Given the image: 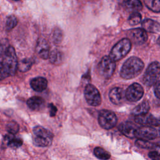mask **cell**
Returning a JSON list of instances; mask_svg holds the SVG:
<instances>
[{
  "instance_id": "e0dca14e",
  "label": "cell",
  "mask_w": 160,
  "mask_h": 160,
  "mask_svg": "<svg viewBox=\"0 0 160 160\" xmlns=\"http://www.w3.org/2000/svg\"><path fill=\"white\" fill-rule=\"evenodd\" d=\"M142 28L146 31L152 33H158L160 31V25L158 22L152 19H144L141 24Z\"/></svg>"
},
{
  "instance_id": "7c38bea8",
  "label": "cell",
  "mask_w": 160,
  "mask_h": 160,
  "mask_svg": "<svg viewBox=\"0 0 160 160\" xmlns=\"http://www.w3.org/2000/svg\"><path fill=\"white\" fill-rule=\"evenodd\" d=\"M134 121L141 125H151L154 126H159V119L148 112L136 115Z\"/></svg>"
},
{
  "instance_id": "2e32d148",
  "label": "cell",
  "mask_w": 160,
  "mask_h": 160,
  "mask_svg": "<svg viewBox=\"0 0 160 160\" xmlns=\"http://www.w3.org/2000/svg\"><path fill=\"white\" fill-rule=\"evenodd\" d=\"M27 104L31 109L34 111H39L44 108L45 101L41 97L32 96L28 99Z\"/></svg>"
},
{
  "instance_id": "30bf717a",
  "label": "cell",
  "mask_w": 160,
  "mask_h": 160,
  "mask_svg": "<svg viewBox=\"0 0 160 160\" xmlns=\"http://www.w3.org/2000/svg\"><path fill=\"white\" fill-rule=\"evenodd\" d=\"M127 36L131 42L136 45L142 44L148 40V34L146 31L141 28L129 30L127 32Z\"/></svg>"
},
{
  "instance_id": "4dcf8cb0",
  "label": "cell",
  "mask_w": 160,
  "mask_h": 160,
  "mask_svg": "<svg viewBox=\"0 0 160 160\" xmlns=\"http://www.w3.org/2000/svg\"><path fill=\"white\" fill-rule=\"evenodd\" d=\"M8 76H9L8 72H7L2 62H0V81L6 78Z\"/></svg>"
},
{
  "instance_id": "7a4b0ae2",
  "label": "cell",
  "mask_w": 160,
  "mask_h": 160,
  "mask_svg": "<svg viewBox=\"0 0 160 160\" xmlns=\"http://www.w3.org/2000/svg\"><path fill=\"white\" fill-rule=\"evenodd\" d=\"M33 144L38 147H47L51 144L53 139L52 133L48 129L37 126L33 128Z\"/></svg>"
},
{
  "instance_id": "6da1fadb",
  "label": "cell",
  "mask_w": 160,
  "mask_h": 160,
  "mask_svg": "<svg viewBox=\"0 0 160 160\" xmlns=\"http://www.w3.org/2000/svg\"><path fill=\"white\" fill-rule=\"evenodd\" d=\"M144 66V62L140 58L132 56L123 64L120 71V76L125 79H132L141 72Z\"/></svg>"
},
{
  "instance_id": "d4e9b609",
  "label": "cell",
  "mask_w": 160,
  "mask_h": 160,
  "mask_svg": "<svg viewBox=\"0 0 160 160\" xmlns=\"http://www.w3.org/2000/svg\"><path fill=\"white\" fill-rule=\"evenodd\" d=\"M135 144L138 147L143 148V149H153V148H155L156 146H156V144L151 142L148 140H145L142 139H138L136 141Z\"/></svg>"
},
{
  "instance_id": "1f68e13d",
  "label": "cell",
  "mask_w": 160,
  "mask_h": 160,
  "mask_svg": "<svg viewBox=\"0 0 160 160\" xmlns=\"http://www.w3.org/2000/svg\"><path fill=\"white\" fill-rule=\"evenodd\" d=\"M48 108L49 109V114L51 117H53L56 115V112H57V108L52 103L49 104L48 105Z\"/></svg>"
},
{
  "instance_id": "7402d4cb",
  "label": "cell",
  "mask_w": 160,
  "mask_h": 160,
  "mask_svg": "<svg viewBox=\"0 0 160 160\" xmlns=\"http://www.w3.org/2000/svg\"><path fill=\"white\" fill-rule=\"evenodd\" d=\"M32 64V59L29 58L23 59L18 63V69L21 72H26L31 69Z\"/></svg>"
},
{
  "instance_id": "9c48e42d",
  "label": "cell",
  "mask_w": 160,
  "mask_h": 160,
  "mask_svg": "<svg viewBox=\"0 0 160 160\" xmlns=\"http://www.w3.org/2000/svg\"><path fill=\"white\" fill-rule=\"evenodd\" d=\"M144 94V89L139 83H133L130 85L125 92L126 98L131 102H136L140 100Z\"/></svg>"
},
{
  "instance_id": "cb8c5ba5",
  "label": "cell",
  "mask_w": 160,
  "mask_h": 160,
  "mask_svg": "<svg viewBox=\"0 0 160 160\" xmlns=\"http://www.w3.org/2000/svg\"><path fill=\"white\" fill-rule=\"evenodd\" d=\"M148 8L155 12H160V0H144Z\"/></svg>"
},
{
  "instance_id": "603a6c76",
  "label": "cell",
  "mask_w": 160,
  "mask_h": 160,
  "mask_svg": "<svg viewBox=\"0 0 160 160\" xmlns=\"http://www.w3.org/2000/svg\"><path fill=\"white\" fill-rule=\"evenodd\" d=\"M94 154L98 159L103 160L108 159L111 158L110 153L101 147H96L94 148Z\"/></svg>"
},
{
  "instance_id": "277c9868",
  "label": "cell",
  "mask_w": 160,
  "mask_h": 160,
  "mask_svg": "<svg viewBox=\"0 0 160 160\" xmlns=\"http://www.w3.org/2000/svg\"><path fill=\"white\" fill-rule=\"evenodd\" d=\"M131 42L128 38H124L118 41L112 48L109 57L114 61H118L124 58L130 51Z\"/></svg>"
},
{
  "instance_id": "44dd1931",
  "label": "cell",
  "mask_w": 160,
  "mask_h": 160,
  "mask_svg": "<svg viewBox=\"0 0 160 160\" xmlns=\"http://www.w3.org/2000/svg\"><path fill=\"white\" fill-rule=\"evenodd\" d=\"M149 109H150V106H149V102L147 101H144L134 108V109L132 110V114L134 116H136V115L147 113L148 112Z\"/></svg>"
},
{
  "instance_id": "8992f818",
  "label": "cell",
  "mask_w": 160,
  "mask_h": 160,
  "mask_svg": "<svg viewBox=\"0 0 160 160\" xmlns=\"http://www.w3.org/2000/svg\"><path fill=\"white\" fill-rule=\"evenodd\" d=\"M98 122L100 126L103 129H110L116 125L118 118L114 112L107 109H102L99 113Z\"/></svg>"
},
{
  "instance_id": "f1b7e54d",
  "label": "cell",
  "mask_w": 160,
  "mask_h": 160,
  "mask_svg": "<svg viewBox=\"0 0 160 160\" xmlns=\"http://www.w3.org/2000/svg\"><path fill=\"white\" fill-rule=\"evenodd\" d=\"M22 144V140L20 138H14V136L7 143V145L12 149H17L21 146Z\"/></svg>"
},
{
  "instance_id": "d590c367",
  "label": "cell",
  "mask_w": 160,
  "mask_h": 160,
  "mask_svg": "<svg viewBox=\"0 0 160 160\" xmlns=\"http://www.w3.org/2000/svg\"><path fill=\"white\" fill-rule=\"evenodd\" d=\"M13 1H19V0H13Z\"/></svg>"
},
{
  "instance_id": "3957f363",
  "label": "cell",
  "mask_w": 160,
  "mask_h": 160,
  "mask_svg": "<svg viewBox=\"0 0 160 160\" xmlns=\"http://www.w3.org/2000/svg\"><path fill=\"white\" fill-rule=\"evenodd\" d=\"M2 64L4 66L9 76H13L18 70V58L12 46H9L4 50L2 56Z\"/></svg>"
},
{
  "instance_id": "f546056e",
  "label": "cell",
  "mask_w": 160,
  "mask_h": 160,
  "mask_svg": "<svg viewBox=\"0 0 160 160\" xmlns=\"http://www.w3.org/2000/svg\"><path fill=\"white\" fill-rule=\"evenodd\" d=\"M6 129L9 133L15 134L19 131V125L14 121H11L7 124Z\"/></svg>"
},
{
  "instance_id": "4316f807",
  "label": "cell",
  "mask_w": 160,
  "mask_h": 160,
  "mask_svg": "<svg viewBox=\"0 0 160 160\" xmlns=\"http://www.w3.org/2000/svg\"><path fill=\"white\" fill-rule=\"evenodd\" d=\"M141 14L139 12H132L128 18V22L130 25L134 26L141 22Z\"/></svg>"
},
{
  "instance_id": "836d02e7",
  "label": "cell",
  "mask_w": 160,
  "mask_h": 160,
  "mask_svg": "<svg viewBox=\"0 0 160 160\" xmlns=\"http://www.w3.org/2000/svg\"><path fill=\"white\" fill-rule=\"evenodd\" d=\"M148 156L152 159H159V153L156 151H150L148 154Z\"/></svg>"
},
{
  "instance_id": "8fae6325",
  "label": "cell",
  "mask_w": 160,
  "mask_h": 160,
  "mask_svg": "<svg viewBox=\"0 0 160 160\" xmlns=\"http://www.w3.org/2000/svg\"><path fill=\"white\" fill-rule=\"evenodd\" d=\"M159 136L158 131L153 127L142 125V126L138 127L136 138L145 140H151L156 139Z\"/></svg>"
},
{
  "instance_id": "484cf974",
  "label": "cell",
  "mask_w": 160,
  "mask_h": 160,
  "mask_svg": "<svg viewBox=\"0 0 160 160\" xmlns=\"http://www.w3.org/2000/svg\"><path fill=\"white\" fill-rule=\"evenodd\" d=\"M62 38L63 33L62 31L58 28H54L51 34V39L52 42L54 44H59L60 42H61Z\"/></svg>"
},
{
  "instance_id": "9a60e30c",
  "label": "cell",
  "mask_w": 160,
  "mask_h": 160,
  "mask_svg": "<svg viewBox=\"0 0 160 160\" xmlns=\"http://www.w3.org/2000/svg\"><path fill=\"white\" fill-rule=\"evenodd\" d=\"M125 95L122 89L120 88H114L109 91V98L110 101L116 105H119L124 101Z\"/></svg>"
},
{
  "instance_id": "83f0119b",
  "label": "cell",
  "mask_w": 160,
  "mask_h": 160,
  "mask_svg": "<svg viewBox=\"0 0 160 160\" xmlns=\"http://www.w3.org/2000/svg\"><path fill=\"white\" fill-rule=\"evenodd\" d=\"M18 24V19L16 16L11 15L8 17L6 21V29L7 31H11L12 29Z\"/></svg>"
},
{
  "instance_id": "ffe728a7",
  "label": "cell",
  "mask_w": 160,
  "mask_h": 160,
  "mask_svg": "<svg viewBox=\"0 0 160 160\" xmlns=\"http://www.w3.org/2000/svg\"><path fill=\"white\" fill-rule=\"evenodd\" d=\"M49 58L50 62L52 64L55 65H59L63 61L64 55L60 50L56 49L50 52Z\"/></svg>"
},
{
  "instance_id": "52a82bcc",
  "label": "cell",
  "mask_w": 160,
  "mask_h": 160,
  "mask_svg": "<svg viewBox=\"0 0 160 160\" xmlns=\"http://www.w3.org/2000/svg\"><path fill=\"white\" fill-rule=\"evenodd\" d=\"M116 68L115 61L109 56H104L98 64V69L99 74L105 79L110 78Z\"/></svg>"
},
{
  "instance_id": "d6a6232c",
  "label": "cell",
  "mask_w": 160,
  "mask_h": 160,
  "mask_svg": "<svg viewBox=\"0 0 160 160\" xmlns=\"http://www.w3.org/2000/svg\"><path fill=\"white\" fill-rule=\"evenodd\" d=\"M159 80L157 81L155 84H154V94L155 96H156V98L158 99H159L160 98V93H159Z\"/></svg>"
},
{
  "instance_id": "5b68a950",
  "label": "cell",
  "mask_w": 160,
  "mask_h": 160,
  "mask_svg": "<svg viewBox=\"0 0 160 160\" xmlns=\"http://www.w3.org/2000/svg\"><path fill=\"white\" fill-rule=\"evenodd\" d=\"M159 63L158 61L151 62L147 68L143 76V83L148 86L154 85L157 81L159 80Z\"/></svg>"
},
{
  "instance_id": "5bb4252c",
  "label": "cell",
  "mask_w": 160,
  "mask_h": 160,
  "mask_svg": "<svg viewBox=\"0 0 160 160\" xmlns=\"http://www.w3.org/2000/svg\"><path fill=\"white\" fill-rule=\"evenodd\" d=\"M36 51L39 57H41L42 59H46L49 58L50 53L49 46L46 39L41 38L38 41Z\"/></svg>"
},
{
  "instance_id": "4fadbf2b",
  "label": "cell",
  "mask_w": 160,
  "mask_h": 160,
  "mask_svg": "<svg viewBox=\"0 0 160 160\" xmlns=\"http://www.w3.org/2000/svg\"><path fill=\"white\" fill-rule=\"evenodd\" d=\"M138 126L131 122L126 121L122 122L119 126V131L129 138H136V133Z\"/></svg>"
},
{
  "instance_id": "ac0fdd59",
  "label": "cell",
  "mask_w": 160,
  "mask_h": 160,
  "mask_svg": "<svg viewBox=\"0 0 160 160\" xmlns=\"http://www.w3.org/2000/svg\"><path fill=\"white\" fill-rule=\"evenodd\" d=\"M30 85L34 91L41 92L46 89L48 86V81L44 78L37 77L31 79Z\"/></svg>"
},
{
  "instance_id": "e575fe53",
  "label": "cell",
  "mask_w": 160,
  "mask_h": 160,
  "mask_svg": "<svg viewBox=\"0 0 160 160\" xmlns=\"http://www.w3.org/2000/svg\"><path fill=\"white\" fill-rule=\"evenodd\" d=\"M4 51V46L2 44H0V58L1 57V56L3 54Z\"/></svg>"
},
{
  "instance_id": "d6986e66",
  "label": "cell",
  "mask_w": 160,
  "mask_h": 160,
  "mask_svg": "<svg viewBox=\"0 0 160 160\" xmlns=\"http://www.w3.org/2000/svg\"><path fill=\"white\" fill-rule=\"evenodd\" d=\"M125 8L130 12H138L142 8V4L139 0H126L124 3Z\"/></svg>"
},
{
  "instance_id": "ba28073f",
  "label": "cell",
  "mask_w": 160,
  "mask_h": 160,
  "mask_svg": "<svg viewBox=\"0 0 160 160\" xmlns=\"http://www.w3.org/2000/svg\"><path fill=\"white\" fill-rule=\"evenodd\" d=\"M84 97L87 102L92 106H98L101 103V97L98 89L92 84H88L84 88Z\"/></svg>"
}]
</instances>
